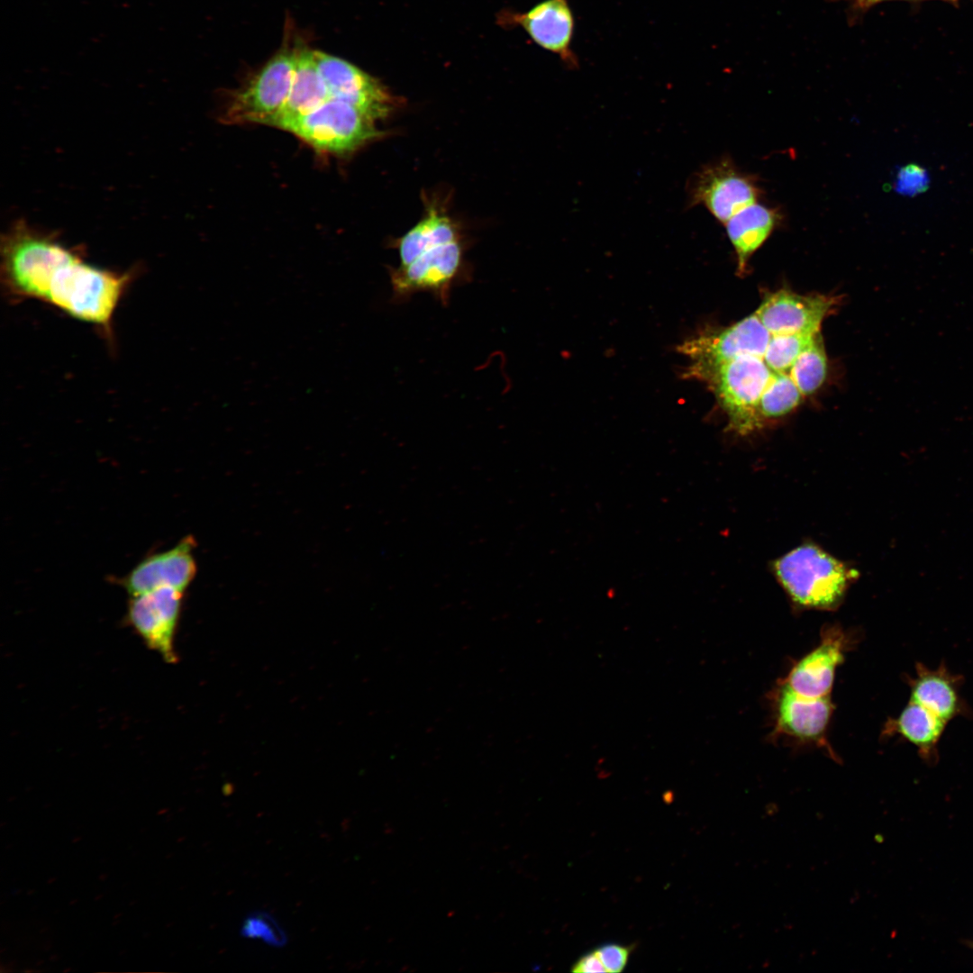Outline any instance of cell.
Listing matches in <instances>:
<instances>
[{
    "mask_svg": "<svg viewBox=\"0 0 973 973\" xmlns=\"http://www.w3.org/2000/svg\"><path fill=\"white\" fill-rule=\"evenodd\" d=\"M136 274L94 266L78 250L23 220L2 237L1 283L10 299L50 305L97 327L110 341L115 311Z\"/></svg>",
    "mask_w": 973,
    "mask_h": 973,
    "instance_id": "cell-1",
    "label": "cell"
},
{
    "mask_svg": "<svg viewBox=\"0 0 973 973\" xmlns=\"http://www.w3.org/2000/svg\"><path fill=\"white\" fill-rule=\"evenodd\" d=\"M774 572L798 605L831 609L839 605L857 571L813 544L802 545L778 559Z\"/></svg>",
    "mask_w": 973,
    "mask_h": 973,
    "instance_id": "cell-2",
    "label": "cell"
},
{
    "mask_svg": "<svg viewBox=\"0 0 973 973\" xmlns=\"http://www.w3.org/2000/svg\"><path fill=\"white\" fill-rule=\"evenodd\" d=\"M775 373L763 358L745 355L717 366L698 380L712 389L728 417L730 428L746 434L762 425L759 401Z\"/></svg>",
    "mask_w": 973,
    "mask_h": 973,
    "instance_id": "cell-3",
    "label": "cell"
},
{
    "mask_svg": "<svg viewBox=\"0 0 973 973\" xmlns=\"http://www.w3.org/2000/svg\"><path fill=\"white\" fill-rule=\"evenodd\" d=\"M376 122L359 108L329 97L290 123L287 131L321 153L345 155L377 137Z\"/></svg>",
    "mask_w": 973,
    "mask_h": 973,
    "instance_id": "cell-4",
    "label": "cell"
},
{
    "mask_svg": "<svg viewBox=\"0 0 973 973\" xmlns=\"http://www.w3.org/2000/svg\"><path fill=\"white\" fill-rule=\"evenodd\" d=\"M296 53L297 50H279L232 94L223 122L276 127L292 86Z\"/></svg>",
    "mask_w": 973,
    "mask_h": 973,
    "instance_id": "cell-5",
    "label": "cell"
},
{
    "mask_svg": "<svg viewBox=\"0 0 973 973\" xmlns=\"http://www.w3.org/2000/svg\"><path fill=\"white\" fill-rule=\"evenodd\" d=\"M388 272L396 304L426 292L447 305L452 288L470 277L460 240L430 249L405 266L390 267Z\"/></svg>",
    "mask_w": 973,
    "mask_h": 973,
    "instance_id": "cell-6",
    "label": "cell"
},
{
    "mask_svg": "<svg viewBox=\"0 0 973 973\" xmlns=\"http://www.w3.org/2000/svg\"><path fill=\"white\" fill-rule=\"evenodd\" d=\"M770 338L771 333L754 313L729 327L705 331L678 345L677 350L690 361L685 376L698 379L738 357L763 358Z\"/></svg>",
    "mask_w": 973,
    "mask_h": 973,
    "instance_id": "cell-7",
    "label": "cell"
},
{
    "mask_svg": "<svg viewBox=\"0 0 973 973\" xmlns=\"http://www.w3.org/2000/svg\"><path fill=\"white\" fill-rule=\"evenodd\" d=\"M687 193L690 206L703 205L719 222L725 223L739 211L754 204L760 189L756 178L740 171L725 158L695 173L688 182Z\"/></svg>",
    "mask_w": 973,
    "mask_h": 973,
    "instance_id": "cell-8",
    "label": "cell"
},
{
    "mask_svg": "<svg viewBox=\"0 0 973 973\" xmlns=\"http://www.w3.org/2000/svg\"><path fill=\"white\" fill-rule=\"evenodd\" d=\"M497 23L522 28L535 44L556 55L568 68L578 67L572 48L576 19L569 0H543L526 12L503 10Z\"/></svg>",
    "mask_w": 973,
    "mask_h": 973,
    "instance_id": "cell-9",
    "label": "cell"
},
{
    "mask_svg": "<svg viewBox=\"0 0 973 973\" xmlns=\"http://www.w3.org/2000/svg\"><path fill=\"white\" fill-rule=\"evenodd\" d=\"M317 69L329 97L346 102L375 121L388 116L398 104L380 80L341 58L314 50Z\"/></svg>",
    "mask_w": 973,
    "mask_h": 973,
    "instance_id": "cell-10",
    "label": "cell"
},
{
    "mask_svg": "<svg viewBox=\"0 0 973 973\" xmlns=\"http://www.w3.org/2000/svg\"><path fill=\"white\" fill-rule=\"evenodd\" d=\"M183 593L161 587L130 596L126 617L146 645L168 663L177 661L174 638L180 617Z\"/></svg>",
    "mask_w": 973,
    "mask_h": 973,
    "instance_id": "cell-11",
    "label": "cell"
},
{
    "mask_svg": "<svg viewBox=\"0 0 973 973\" xmlns=\"http://www.w3.org/2000/svg\"><path fill=\"white\" fill-rule=\"evenodd\" d=\"M195 544V539L188 535L167 550L144 557L119 579V584L130 596L161 587L184 592L196 573Z\"/></svg>",
    "mask_w": 973,
    "mask_h": 973,
    "instance_id": "cell-12",
    "label": "cell"
},
{
    "mask_svg": "<svg viewBox=\"0 0 973 973\" xmlns=\"http://www.w3.org/2000/svg\"><path fill=\"white\" fill-rule=\"evenodd\" d=\"M836 304L826 296H803L778 290L765 296L755 314L772 334L816 333Z\"/></svg>",
    "mask_w": 973,
    "mask_h": 973,
    "instance_id": "cell-13",
    "label": "cell"
},
{
    "mask_svg": "<svg viewBox=\"0 0 973 973\" xmlns=\"http://www.w3.org/2000/svg\"><path fill=\"white\" fill-rule=\"evenodd\" d=\"M844 646L843 633L836 628L828 629L820 645L793 667L786 683L807 697L827 696L835 669L843 660Z\"/></svg>",
    "mask_w": 973,
    "mask_h": 973,
    "instance_id": "cell-14",
    "label": "cell"
},
{
    "mask_svg": "<svg viewBox=\"0 0 973 973\" xmlns=\"http://www.w3.org/2000/svg\"><path fill=\"white\" fill-rule=\"evenodd\" d=\"M776 730L803 740L821 741L832 711L828 696L807 697L783 684L776 696Z\"/></svg>",
    "mask_w": 973,
    "mask_h": 973,
    "instance_id": "cell-15",
    "label": "cell"
},
{
    "mask_svg": "<svg viewBox=\"0 0 973 973\" xmlns=\"http://www.w3.org/2000/svg\"><path fill=\"white\" fill-rule=\"evenodd\" d=\"M959 679L943 665L932 669L917 663L915 674L908 682L910 701L948 723L966 714V705L959 693Z\"/></svg>",
    "mask_w": 973,
    "mask_h": 973,
    "instance_id": "cell-16",
    "label": "cell"
},
{
    "mask_svg": "<svg viewBox=\"0 0 973 973\" xmlns=\"http://www.w3.org/2000/svg\"><path fill=\"white\" fill-rule=\"evenodd\" d=\"M781 216L777 209L752 204L739 211L724 224L737 255L738 269L743 273L751 255L777 226Z\"/></svg>",
    "mask_w": 973,
    "mask_h": 973,
    "instance_id": "cell-17",
    "label": "cell"
},
{
    "mask_svg": "<svg viewBox=\"0 0 973 973\" xmlns=\"http://www.w3.org/2000/svg\"><path fill=\"white\" fill-rule=\"evenodd\" d=\"M328 98L314 50H297L292 86L276 127L285 130L290 123L314 110Z\"/></svg>",
    "mask_w": 973,
    "mask_h": 973,
    "instance_id": "cell-18",
    "label": "cell"
},
{
    "mask_svg": "<svg viewBox=\"0 0 973 973\" xmlns=\"http://www.w3.org/2000/svg\"><path fill=\"white\" fill-rule=\"evenodd\" d=\"M947 723L925 707L909 700L901 713L886 725V734H897L914 745L922 758L935 759Z\"/></svg>",
    "mask_w": 973,
    "mask_h": 973,
    "instance_id": "cell-19",
    "label": "cell"
},
{
    "mask_svg": "<svg viewBox=\"0 0 973 973\" xmlns=\"http://www.w3.org/2000/svg\"><path fill=\"white\" fill-rule=\"evenodd\" d=\"M460 240L451 219L430 208L426 215L396 242L399 265L405 266L426 250Z\"/></svg>",
    "mask_w": 973,
    "mask_h": 973,
    "instance_id": "cell-20",
    "label": "cell"
},
{
    "mask_svg": "<svg viewBox=\"0 0 973 973\" xmlns=\"http://www.w3.org/2000/svg\"><path fill=\"white\" fill-rule=\"evenodd\" d=\"M789 377L805 396L815 392L827 375V358L821 332L793 363Z\"/></svg>",
    "mask_w": 973,
    "mask_h": 973,
    "instance_id": "cell-21",
    "label": "cell"
},
{
    "mask_svg": "<svg viewBox=\"0 0 973 973\" xmlns=\"http://www.w3.org/2000/svg\"><path fill=\"white\" fill-rule=\"evenodd\" d=\"M802 396L788 374L775 373L760 397L759 410L762 421L791 412L799 405Z\"/></svg>",
    "mask_w": 973,
    "mask_h": 973,
    "instance_id": "cell-22",
    "label": "cell"
},
{
    "mask_svg": "<svg viewBox=\"0 0 973 973\" xmlns=\"http://www.w3.org/2000/svg\"><path fill=\"white\" fill-rule=\"evenodd\" d=\"M816 333L772 335L763 359L776 373L788 374L797 357L814 341Z\"/></svg>",
    "mask_w": 973,
    "mask_h": 973,
    "instance_id": "cell-23",
    "label": "cell"
},
{
    "mask_svg": "<svg viewBox=\"0 0 973 973\" xmlns=\"http://www.w3.org/2000/svg\"><path fill=\"white\" fill-rule=\"evenodd\" d=\"M240 933L244 938L259 939L274 948H282L287 943V935L278 922L265 911H254L248 914L241 926Z\"/></svg>",
    "mask_w": 973,
    "mask_h": 973,
    "instance_id": "cell-24",
    "label": "cell"
},
{
    "mask_svg": "<svg viewBox=\"0 0 973 973\" xmlns=\"http://www.w3.org/2000/svg\"><path fill=\"white\" fill-rule=\"evenodd\" d=\"M929 182L927 172L918 166H905L897 172L895 189L901 195L913 196L925 188Z\"/></svg>",
    "mask_w": 973,
    "mask_h": 973,
    "instance_id": "cell-25",
    "label": "cell"
},
{
    "mask_svg": "<svg viewBox=\"0 0 973 973\" xmlns=\"http://www.w3.org/2000/svg\"><path fill=\"white\" fill-rule=\"evenodd\" d=\"M595 951L606 971L615 973L623 970L625 968L630 949L620 944L609 943L600 946Z\"/></svg>",
    "mask_w": 973,
    "mask_h": 973,
    "instance_id": "cell-26",
    "label": "cell"
},
{
    "mask_svg": "<svg viewBox=\"0 0 973 973\" xmlns=\"http://www.w3.org/2000/svg\"><path fill=\"white\" fill-rule=\"evenodd\" d=\"M571 971L577 973H598L607 972L606 968L603 965L601 959L596 951L588 952L582 956L571 968Z\"/></svg>",
    "mask_w": 973,
    "mask_h": 973,
    "instance_id": "cell-27",
    "label": "cell"
},
{
    "mask_svg": "<svg viewBox=\"0 0 973 973\" xmlns=\"http://www.w3.org/2000/svg\"><path fill=\"white\" fill-rule=\"evenodd\" d=\"M831 1H848L852 3V6L856 9L865 10L866 5L868 0H831Z\"/></svg>",
    "mask_w": 973,
    "mask_h": 973,
    "instance_id": "cell-28",
    "label": "cell"
},
{
    "mask_svg": "<svg viewBox=\"0 0 973 973\" xmlns=\"http://www.w3.org/2000/svg\"><path fill=\"white\" fill-rule=\"evenodd\" d=\"M886 1H892V0H868L867 5H866L865 10H867V9H868V8L878 5V4H880L882 2H886ZM951 1H953V0H951Z\"/></svg>",
    "mask_w": 973,
    "mask_h": 973,
    "instance_id": "cell-29",
    "label": "cell"
}]
</instances>
